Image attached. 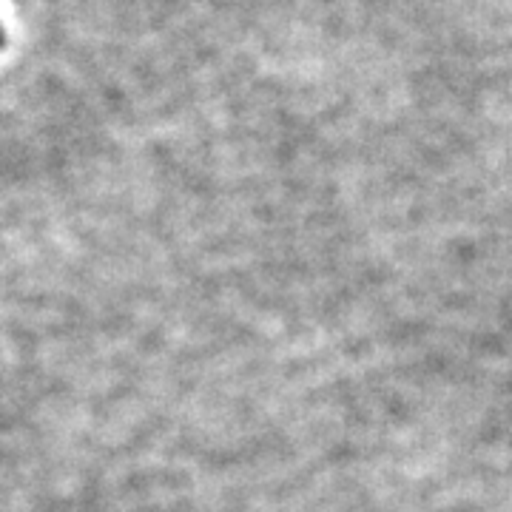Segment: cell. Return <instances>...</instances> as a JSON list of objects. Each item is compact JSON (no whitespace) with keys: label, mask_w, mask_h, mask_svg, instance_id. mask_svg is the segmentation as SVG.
Here are the masks:
<instances>
[{"label":"cell","mask_w":512,"mask_h":512,"mask_svg":"<svg viewBox=\"0 0 512 512\" xmlns=\"http://www.w3.org/2000/svg\"><path fill=\"white\" fill-rule=\"evenodd\" d=\"M0 43H3V35H0Z\"/></svg>","instance_id":"6da1fadb"}]
</instances>
